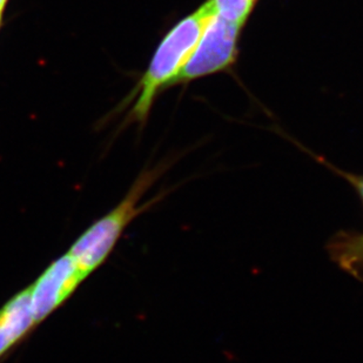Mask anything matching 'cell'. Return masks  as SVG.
<instances>
[{
  "label": "cell",
  "mask_w": 363,
  "mask_h": 363,
  "mask_svg": "<svg viewBox=\"0 0 363 363\" xmlns=\"http://www.w3.org/2000/svg\"><path fill=\"white\" fill-rule=\"evenodd\" d=\"M160 174L159 168L143 172L123 199L111 212L91 225L73 243L67 253L87 277L105 264L130 223L159 201L160 198H155L152 201L141 203Z\"/></svg>",
  "instance_id": "cell-2"
},
{
  "label": "cell",
  "mask_w": 363,
  "mask_h": 363,
  "mask_svg": "<svg viewBox=\"0 0 363 363\" xmlns=\"http://www.w3.org/2000/svg\"><path fill=\"white\" fill-rule=\"evenodd\" d=\"M86 279L87 275L69 253L50 264L30 286L32 313L37 325L60 308Z\"/></svg>",
  "instance_id": "cell-4"
},
{
  "label": "cell",
  "mask_w": 363,
  "mask_h": 363,
  "mask_svg": "<svg viewBox=\"0 0 363 363\" xmlns=\"http://www.w3.org/2000/svg\"><path fill=\"white\" fill-rule=\"evenodd\" d=\"M214 12L212 1L208 0L166 33L146 72L138 82L137 89L130 94L134 101L130 110V121H146L158 93L174 84Z\"/></svg>",
  "instance_id": "cell-1"
},
{
  "label": "cell",
  "mask_w": 363,
  "mask_h": 363,
  "mask_svg": "<svg viewBox=\"0 0 363 363\" xmlns=\"http://www.w3.org/2000/svg\"><path fill=\"white\" fill-rule=\"evenodd\" d=\"M38 327L31 307V289L24 288L0 308V361Z\"/></svg>",
  "instance_id": "cell-5"
},
{
  "label": "cell",
  "mask_w": 363,
  "mask_h": 363,
  "mask_svg": "<svg viewBox=\"0 0 363 363\" xmlns=\"http://www.w3.org/2000/svg\"><path fill=\"white\" fill-rule=\"evenodd\" d=\"M216 13L243 26L257 0H211Z\"/></svg>",
  "instance_id": "cell-7"
},
{
  "label": "cell",
  "mask_w": 363,
  "mask_h": 363,
  "mask_svg": "<svg viewBox=\"0 0 363 363\" xmlns=\"http://www.w3.org/2000/svg\"><path fill=\"white\" fill-rule=\"evenodd\" d=\"M9 0H0V19H3L4 10L6 7V4Z\"/></svg>",
  "instance_id": "cell-9"
},
{
  "label": "cell",
  "mask_w": 363,
  "mask_h": 363,
  "mask_svg": "<svg viewBox=\"0 0 363 363\" xmlns=\"http://www.w3.org/2000/svg\"><path fill=\"white\" fill-rule=\"evenodd\" d=\"M241 28V25L214 12L173 85L223 72L233 65Z\"/></svg>",
  "instance_id": "cell-3"
},
{
  "label": "cell",
  "mask_w": 363,
  "mask_h": 363,
  "mask_svg": "<svg viewBox=\"0 0 363 363\" xmlns=\"http://www.w3.org/2000/svg\"><path fill=\"white\" fill-rule=\"evenodd\" d=\"M329 255L343 271L359 277L363 272V233L340 232L329 241Z\"/></svg>",
  "instance_id": "cell-6"
},
{
  "label": "cell",
  "mask_w": 363,
  "mask_h": 363,
  "mask_svg": "<svg viewBox=\"0 0 363 363\" xmlns=\"http://www.w3.org/2000/svg\"><path fill=\"white\" fill-rule=\"evenodd\" d=\"M313 157L318 159L321 164H325V167H328L329 169L334 172L335 174L345 179V180L357 191V196L360 198L363 205V175L354 174V173H350V172L342 171V169L335 167L334 164H329L328 162H325V160H323V158H320V157H316V155H313Z\"/></svg>",
  "instance_id": "cell-8"
}]
</instances>
